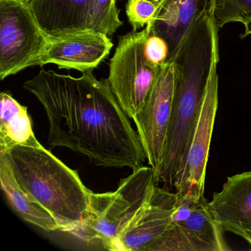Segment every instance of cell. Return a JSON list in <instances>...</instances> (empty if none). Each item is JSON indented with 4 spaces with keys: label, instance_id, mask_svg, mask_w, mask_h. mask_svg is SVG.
<instances>
[{
    "label": "cell",
    "instance_id": "9c48e42d",
    "mask_svg": "<svg viewBox=\"0 0 251 251\" xmlns=\"http://www.w3.org/2000/svg\"><path fill=\"white\" fill-rule=\"evenodd\" d=\"M175 92L173 61L161 67L146 103L132 120L136 124L148 164L159 173Z\"/></svg>",
    "mask_w": 251,
    "mask_h": 251
},
{
    "label": "cell",
    "instance_id": "e0dca14e",
    "mask_svg": "<svg viewBox=\"0 0 251 251\" xmlns=\"http://www.w3.org/2000/svg\"><path fill=\"white\" fill-rule=\"evenodd\" d=\"M120 12L116 0H92L89 30L113 36L123 25Z\"/></svg>",
    "mask_w": 251,
    "mask_h": 251
},
{
    "label": "cell",
    "instance_id": "ffe728a7",
    "mask_svg": "<svg viewBox=\"0 0 251 251\" xmlns=\"http://www.w3.org/2000/svg\"><path fill=\"white\" fill-rule=\"evenodd\" d=\"M151 27L149 35L145 43V52L151 63L158 67L170 61V49L169 44L164 38L157 34Z\"/></svg>",
    "mask_w": 251,
    "mask_h": 251
},
{
    "label": "cell",
    "instance_id": "2e32d148",
    "mask_svg": "<svg viewBox=\"0 0 251 251\" xmlns=\"http://www.w3.org/2000/svg\"><path fill=\"white\" fill-rule=\"evenodd\" d=\"M0 183L10 205L23 220L46 231L58 230L53 217L39 203L32 201L19 184L3 153H0Z\"/></svg>",
    "mask_w": 251,
    "mask_h": 251
},
{
    "label": "cell",
    "instance_id": "ac0fdd59",
    "mask_svg": "<svg viewBox=\"0 0 251 251\" xmlns=\"http://www.w3.org/2000/svg\"><path fill=\"white\" fill-rule=\"evenodd\" d=\"M214 17L218 30L228 23L245 25L251 20V0H215Z\"/></svg>",
    "mask_w": 251,
    "mask_h": 251
},
{
    "label": "cell",
    "instance_id": "d6986e66",
    "mask_svg": "<svg viewBox=\"0 0 251 251\" xmlns=\"http://www.w3.org/2000/svg\"><path fill=\"white\" fill-rule=\"evenodd\" d=\"M162 0H127L126 15L133 30L152 23Z\"/></svg>",
    "mask_w": 251,
    "mask_h": 251
},
{
    "label": "cell",
    "instance_id": "9a60e30c",
    "mask_svg": "<svg viewBox=\"0 0 251 251\" xmlns=\"http://www.w3.org/2000/svg\"><path fill=\"white\" fill-rule=\"evenodd\" d=\"M0 152L17 146H40L32 127L27 108L8 92L0 95Z\"/></svg>",
    "mask_w": 251,
    "mask_h": 251
},
{
    "label": "cell",
    "instance_id": "8992f818",
    "mask_svg": "<svg viewBox=\"0 0 251 251\" xmlns=\"http://www.w3.org/2000/svg\"><path fill=\"white\" fill-rule=\"evenodd\" d=\"M49 38L25 0H0V77L39 66Z\"/></svg>",
    "mask_w": 251,
    "mask_h": 251
},
{
    "label": "cell",
    "instance_id": "ba28073f",
    "mask_svg": "<svg viewBox=\"0 0 251 251\" xmlns=\"http://www.w3.org/2000/svg\"><path fill=\"white\" fill-rule=\"evenodd\" d=\"M219 55L214 58L202 103L174 180L177 195L204 197L210 145L218 108Z\"/></svg>",
    "mask_w": 251,
    "mask_h": 251
},
{
    "label": "cell",
    "instance_id": "5bb4252c",
    "mask_svg": "<svg viewBox=\"0 0 251 251\" xmlns=\"http://www.w3.org/2000/svg\"><path fill=\"white\" fill-rule=\"evenodd\" d=\"M48 38L89 30L92 0H25Z\"/></svg>",
    "mask_w": 251,
    "mask_h": 251
},
{
    "label": "cell",
    "instance_id": "7402d4cb",
    "mask_svg": "<svg viewBox=\"0 0 251 251\" xmlns=\"http://www.w3.org/2000/svg\"><path fill=\"white\" fill-rule=\"evenodd\" d=\"M244 26H245V32H244L243 34L241 35V39H244L249 35H251V20L247 23L246 24L244 25Z\"/></svg>",
    "mask_w": 251,
    "mask_h": 251
},
{
    "label": "cell",
    "instance_id": "277c9868",
    "mask_svg": "<svg viewBox=\"0 0 251 251\" xmlns=\"http://www.w3.org/2000/svg\"><path fill=\"white\" fill-rule=\"evenodd\" d=\"M155 186L152 167L142 166L121 179L114 192L95 193L89 190L87 217L72 234L87 243L100 242L105 249L111 251L117 238L148 202Z\"/></svg>",
    "mask_w": 251,
    "mask_h": 251
},
{
    "label": "cell",
    "instance_id": "4fadbf2b",
    "mask_svg": "<svg viewBox=\"0 0 251 251\" xmlns=\"http://www.w3.org/2000/svg\"><path fill=\"white\" fill-rule=\"evenodd\" d=\"M215 0H162L150 25L169 44L170 61L174 58L183 39L198 20L214 14Z\"/></svg>",
    "mask_w": 251,
    "mask_h": 251
},
{
    "label": "cell",
    "instance_id": "6da1fadb",
    "mask_svg": "<svg viewBox=\"0 0 251 251\" xmlns=\"http://www.w3.org/2000/svg\"><path fill=\"white\" fill-rule=\"evenodd\" d=\"M23 87L45 108L50 148H68L100 167L143 166L147 158L139 133L108 79L98 80L92 70L74 77L42 69Z\"/></svg>",
    "mask_w": 251,
    "mask_h": 251
},
{
    "label": "cell",
    "instance_id": "52a82bcc",
    "mask_svg": "<svg viewBox=\"0 0 251 251\" xmlns=\"http://www.w3.org/2000/svg\"><path fill=\"white\" fill-rule=\"evenodd\" d=\"M223 233L204 197L176 193L167 230L146 251H230Z\"/></svg>",
    "mask_w": 251,
    "mask_h": 251
},
{
    "label": "cell",
    "instance_id": "30bf717a",
    "mask_svg": "<svg viewBox=\"0 0 251 251\" xmlns=\"http://www.w3.org/2000/svg\"><path fill=\"white\" fill-rule=\"evenodd\" d=\"M114 44L110 37L92 30L49 38L39 66L54 64L59 69L93 71L111 52Z\"/></svg>",
    "mask_w": 251,
    "mask_h": 251
},
{
    "label": "cell",
    "instance_id": "7c38bea8",
    "mask_svg": "<svg viewBox=\"0 0 251 251\" xmlns=\"http://www.w3.org/2000/svg\"><path fill=\"white\" fill-rule=\"evenodd\" d=\"M208 208L223 231L236 233L251 227V171L227 177L220 192H214Z\"/></svg>",
    "mask_w": 251,
    "mask_h": 251
},
{
    "label": "cell",
    "instance_id": "7a4b0ae2",
    "mask_svg": "<svg viewBox=\"0 0 251 251\" xmlns=\"http://www.w3.org/2000/svg\"><path fill=\"white\" fill-rule=\"evenodd\" d=\"M218 28L212 14L201 17L190 29L176 56L175 92L164 144L158 186L174 189V180L202 103L214 58L219 55Z\"/></svg>",
    "mask_w": 251,
    "mask_h": 251
},
{
    "label": "cell",
    "instance_id": "3957f363",
    "mask_svg": "<svg viewBox=\"0 0 251 251\" xmlns=\"http://www.w3.org/2000/svg\"><path fill=\"white\" fill-rule=\"evenodd\" d=\"M0 153L30 199L53 217L58 230L71 233L81 226L89 212V189L76 170L42 145H17Z\"/></svg>",
    "mask_w": 251,
    "mask_h": 251
},
{
    "label": "cell",
    "instance_id": "44dd1931",
    "mask_svg": "<svg viewBox=\"0 0 251 251\" xmlns=\"http://www.w3.org/2000/svg\"><path fill=\"white\" fill-rule=\"evenodd\" d=\"M235 234L240 236L251 245V228L245 229V230H239Z\"/></svg>",
    "mask_w": 251,
    "mask_h": 251
},
{
    "label": "cell",
    "instance_id": "8fae6325",
    "mask_svg": "<svg viewBox=\"0 0 251 251\" xmlns=\"http://www.w3.org/2000/svg\"><path fill=\"white\" fill-rule=\"evenodd\" d=\"M176 192L155 186L148 202L119 236L111 251H146L167 230Z\"/></svg>",
    "mask_w": 251,
    "mask_h": 251
},
{
    "label": "cell",
    "instance_id": "5b68a950",
    "mask_svg": "<svg viewBox=\"0 0 251 251\" xmlns=\"http://www.w3.org/2000/svg\"><path fill=\"white\" fill-rule=\"evenodd\" d=\"M151 27L121 36L110 61L108 83L125 112L133 119L143 108L161 67L148 59L145 43Z\"/></svg>",
    "mask_w": 251,
    "mask_h": 251
}]
</instances>
